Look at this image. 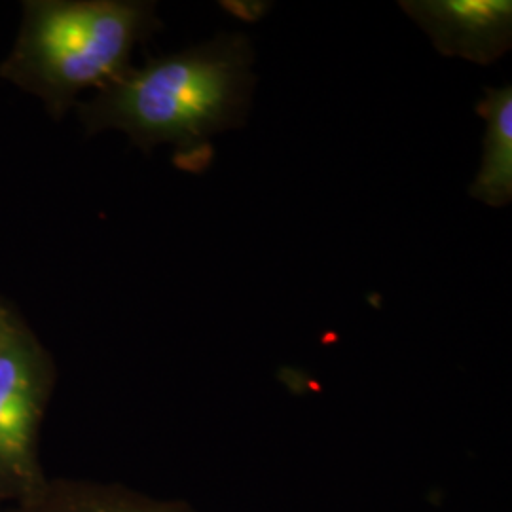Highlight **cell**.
I'll list each match as a JSON object with an SVG mask.
<instances>
[{
	"label": "cell",
	"mask_w": 512,
	"mask_h": 512,
	"mask_svg": "<svg viewBox=\"0 0 512 512\" xmlns=\"http://www.w3.org/2000/svg\"><path fill=\"white\" fill-rule=\"evenodd\" d=\"M38 418L37 370L27 346L0 329V467L25 473Z\"/></svg>",
	"instance_id": "obj_4"
},
{
	"label": "cell",
	"mask_w": 512,
	"mask_h": 512,
	"mask_svg": "<svg viewBox=\"0 0 512 512\" xmlns=\"http://www.w3.org/2000/svg\"><path fill=\"white\" fill-rule=\"evenodd\" d=\"M150 23L139 2L44 4L31 23L29 57L52 88L78 92L120 73Z\"/></svg>",
	"instance_id": "obj_2"
},
{
	"label": "cell",
	"mask_w": 512,
	"mask_h": 512,
	"mask_svg": "<svg viewBox=\"0 0 512 512\" xmlns=\"http://www.w3.org/2000/svg\"><path fill=\"white\" fill-rule=\"evenodd\" d=\"M399 6L446 57L490 65L511 50V0H403Z\"/></svg>",
	"instance_id": "obj_3"
},
{
	"label": "cell",
	"mask_w": 512,
	"mask_h": 512,
	"mask_svg": "<svg viewBox=\"0 0 512 512\" xmlns=\"http://www.w3.org/2000/svg\"><path fill=\"white\" fill-rule=\"evenodd\" d=\"M253 63L251 38L222 33L124 74L93 118L128 131L141 145L200 147L215 133L245 124L256 84Z\"/></svg>",
	"instance_id": "obj_1"
},
{
	"label": "cell",
	"mask_w": 512,
	"mask_h": 512,
	"mask_svg": "<svg viewBox=\"0 0 512 512\" xmlns=\"http://www.w3.org/2000/svg\"><path fill=\"white\" fill-rule=\"evenodd\" d=\"M76 512H192L171 505H152V503H135V501H101L93 503Z\"/></svg>",
	"instance_id": "obj_6"
},
{
	"label": "cell",
	"mask_w": 512,
	"mask_h": 512,
	"mask_svg": "<svg viewBox=\"0 0 512 512\" xmlns=\"http://www.w3.org/2000/svg\"><path fill=\"white\" fill-rule=\"evenodd\" d=\"M486 122L482 164L469 194L490 207H507L512 200V86L486 88L478 103Z\"/></svg>",
	"instance_id": "obj_5"
}]
</instances>
